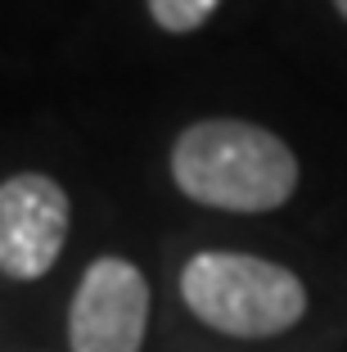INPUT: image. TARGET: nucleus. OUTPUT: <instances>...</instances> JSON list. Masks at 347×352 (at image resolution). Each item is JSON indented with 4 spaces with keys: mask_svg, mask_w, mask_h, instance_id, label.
Listing matches in <instances>:
<instances>
[{
    "mask_svg": "<svg viewBox=\"0 0 347 352\" xmlns=\"http://www.w3.org/2000/svg\"><path fill=\"white\" fill-rule=\"evenodd\" d=\"M149 325V285L126 258L86 267L68 311L72 352H140Z\"/></svg>",
    "mask_w": 347,
    "mask_h": 352,
    "instance_id": "3",
    "label": "nucleus"
},
{
    "mask_svg": "<svg viewBox=\"0 0 347 352\" xmlns=\"http://www.w3.org/2000/svg\"><path fill=\"white\" fill-rule=\"evenodd\" d=\"M334 5H338V14H343V19H347V0H334Z\"/></svg>",
    "mask_w": 347,
    "mask_h": 352,
    "instance_id": "6",
    "label": "nucleus"
},
{
    "mask_svg": "<svg viewBox=\"0 0 347 352\" xmlns=\"http://www.w3.org/2000/svg\"><path fill=\"white\" fill-rule=\"evenodd\" d=\"M181 298L203 325L235 339L284 334L306 311L302 280L248 253H194L181 271Z\"/></svg>",
    "mask_w": 347,
    "mask_h": 352,
    "instance_id": "2",
    "label": "nucleus"
},
{
    "mask_svg": "<svg viewBox=\"0 0 347 352\" xmlns=\"http://www.w3.org/2000/svg\"><path fill=\"white\" fill-rule=\"evenodd\" d=\"M216 5H221V0H149V14L163 32H176V36H181V32L203 28L216 14Z\"/></svg>",
    "mask_w": 347,
    "mask_h": 352,
    "instance_id": "5",
    "label": "nucleus"
},
{
    "mask_svg": "<svg viewBox=\"0 0 347 352\" xmlns=\"http://www.w3.org/2000/svg\"><path fill=\"white\" fill-rule=\"evenodd\" d=\"M172 176L194 204L225 212H271L298 190V158L266 126L212 118L176 135Z\"/></svg>",
    "mask_w": 347,
    "mask_h": 352,
    "instance_id": "1",
    "label": "nucleus"
},
{
    "mask_svg": "<svg viewBox=\"0 0 347 352\" xmlns=\"http://www.w3.org/2000/svg\"><path fill=\"white\" fill-rule=\"evenodd\" d=\"M68 239V195L41 172H19L0 186V271L41 280Z\"/></svg>",
    "mask_w": 347,
    "mask_h": 352,
    "instance_id": "4",
    "label": "nucleus"
}]
</instances>
